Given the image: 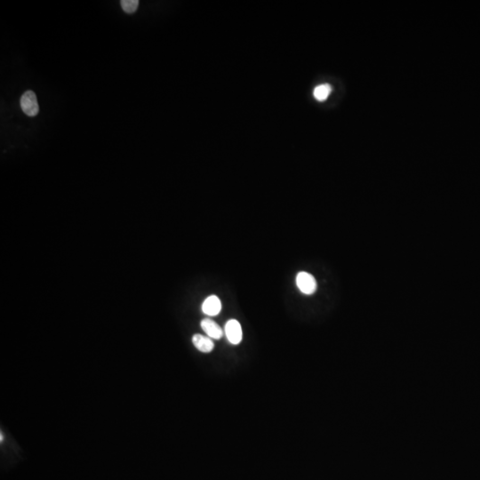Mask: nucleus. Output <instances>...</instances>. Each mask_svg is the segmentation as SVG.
I'll return each instance as SVG.
<instances>
[{
  "label": "nucleus",
  "instance_id": "obj_1",
  "mask_svg": "<svg viewBox=\"0 0 480 480\" xmlns=\"http://www.w3.org/2000/svg\"><path fill=\"white\" fill-rule=\"evenodd\" d=\"M21 108L27 116L35 117L39 114V106L37 96L33 91H26L21 98Z\"/></svg>",
  "mask_w": 480,
  "mask_h": 480
},
{
  "label": "nucleus",
  "instance_id": "obj_2",
  "mask_svg": "<svg viewBox=\"0 0 480 480\" xmlns=\"http://www.w3.org/2000/svg\"><path fill=\"white\" fill-rule=\"evenodd\" d=\"M296 285L301 293L312 295L317 289V282L312 275L307 272H299L296 276Z\"/></svg>",
  "mask_w": 480,
  "mask_h": 480
},
{
  "label": "nucleus",
  "instance_id": "obj_6",
  "mask_svg": "<svg viewBox=\"0 0 480 480\" xmlns=\"http://www.w3.org/2000/svg\"><path fill=\"white\" fill-rule=\"evenodd\" d=\"M192 343L196 349L203 353H210L215 348V343L210 337L199 334L193 335Z\"/></svg>",
  "mask_w": 480,
  "mask_h": 480
},
{
  "label": "nucleus",
  "instance_id": "obj_4",
  "mask_svg": "<svg viewBox=\"0 0 480 480\" xmlns=\"http://www.w3.org/2000/svg\"><path fill=\"white\" fill-rule=\"evenodd\" d=\"M200 326L203 331L208 335V337L215 340H220L223 337V331L216 322L211 318L202 319Z\"/></svg>",
  "mask_w": 480,
  "mask_h": 480
},
{
  "label": "nucleus",
  "instance_id": "obj_5",
  "mask_svg": "<svg viewBox=\"0 0 480 480\" xmlns=\"http://www.w3.org/2000/svg\"><path fill=\"white\" fill-rule=\"evenodd\" d=\"M202 310L207 316H217L222 310L221 300L216 296H208L202 304Z\"/></svg>",
  "mask_w": 480,
  "mask_h": 480
},
{
  "label": "nucleus",
  "instance_id": "obj_3",
  "mask_svg": "<svg viewBox=\"0 0 480 480\" xmlns=\"http://www.w3.org/2000/svg\"><path fill=\"white\" fill-rule=\"evenodd\" d=\"M225 335L230 343L237 345L242 341V328L240 322L236 319H231L225 325Z\"/></svg>",
  "mask_w": 480,
  "mask_h": 480
},
{
  "label": "nucleus",
  "instance_id": "obj_8",
  "mask_svg": "<svg viewBox=\"0 0 480 480\" xmlns=\"http://www.w3.org/2000/svg\"><path fill=\"white\" fill-rule=\"evenodd\" d=\"M122 9L124 10V13L132 14L135 13L139 6V1L138 0H122L120 2Z\"/></svg>",
  "mask_w": 480,
  "mask_h": 480
},
{
  "label": "nucleus",
  "instance_id": "obj_7",
  "mask_svg": "<svg viewBox=\"0 0 480 480\" xmlns=\"http://www.w3.org/2000/svg\"><path fill=\"white\" fill-rule=\"evenodd\" d=\"M331 92H332V86L330 85H328V84H322V85L317 86L314 89V91H313V95H314V97L317 101L324 102L329 96Z\"/></svg>",
  "mask_w": 480,
  "mask_h": 480
}]
</instances>
